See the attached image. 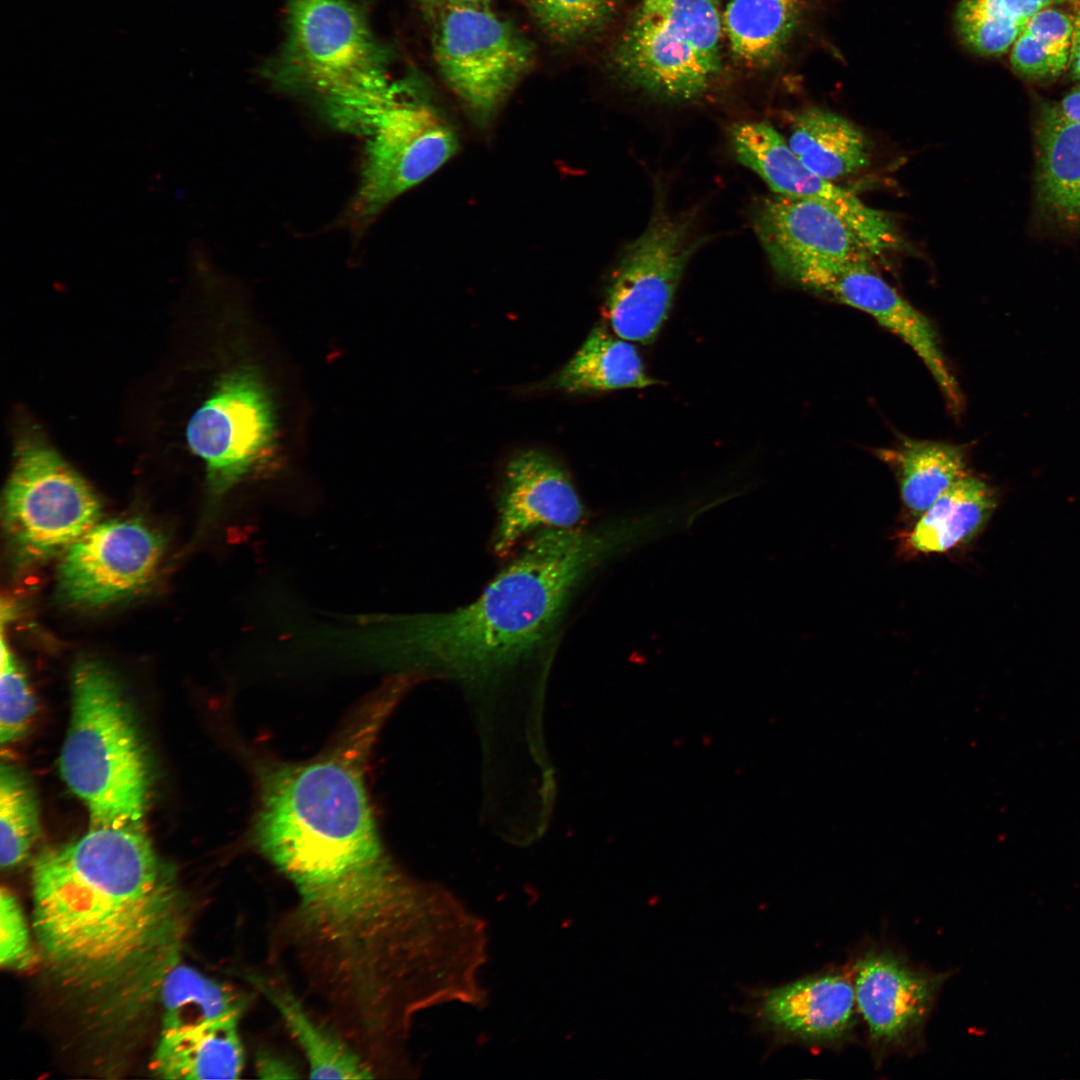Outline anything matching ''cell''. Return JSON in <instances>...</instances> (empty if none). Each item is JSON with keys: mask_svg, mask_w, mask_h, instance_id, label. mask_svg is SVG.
<instances>
[{"mask_svg": "<svg viewBox=\"0 0 1080 1080\" xmlns=\"http://www.w3.org/2000/svg\"><path fill=\"white\" fill-rule=\"evenodd\" d=\"M428 15L441 77L473 116L486 121L534 65V46L490 5L447 7Z\"/></svg>", "mask_w": 1080, "mask_h": 1080, "instance_id": "8", "label": "cell"}, {"mask_svg": "<svg viewBox=\"0 0 1080 1080\" xmlns=\"http://www.w3.org/2000/svg\"><path fill=\"white\" fill-rule=\"evenodd\" d=\"M587 510L566 470L539 450H524L506 464L497 500L493 552L506 557L529 534L580 527Z\"/></svg>", "mask_w": 1080, "mask_h": 1080, "instance_id": "16", "label": "cell"}, {"mask_svg": "<svg viewBox=\"0 0 1080 1080\" xmlns=\"http://www.w3.org/2000/svg\"><path fill=\"white\" fill-rule=\"evenodd\" d=\"M409 83L393 82L383 104L366 122L368 135L353 224H369L395 198L419 184L457 151L455 129Z\"/></svg>", "mask_w": 1080, "mask_h": 1080, "instance_id": "7", "label": "cell"}, {"mask_svg": "<svg viewBox=\"0 0 1080 1080\" xmlns=\"http://www.w3.org/2000/svg\"><path fill=\"white\" fill-rule=\"evenodd\" d=\"M787 143L809 170L829 181L849 177L870 163V144L862 130L817 107L796 115Z\"/></svg>", "mask_w": 1080, "mask_h": 1080, "instance_id": "21", "label": "cell"}, {"mask_svg": "<svg viewBox=\"0 0 1080 1080\" xmlns=\"http://www.w3.org/2000/svg\"><path fill=\"white\" fill-rule=\"evenodd\" d=\"M35 701L25 675L14 655L1 644L0 673V742L11 743L20 738L34 713Z\"/></svg>", "mask_w": 1080, "mask_h": 1080, "instance_id": "31", "label": "cell"}, {"mask_svg": "<svg viewBox=\"0 0 1080 1080\" xmlns=\"http://www.w3.org/2000/svg\"><path fill=\"white\" fill-rule=\"evenodd\" d=\"M1060 7L1032 16L1012 44L1010 64L1021 77L1049 81L1068 70L1073 24L1069 10Z\"/></svg>", "mask_w": 1080, "mask_h": 1080, "instance_id": "28", "label": "cell"}, {"mask_svg": "<svg viewBox=\"0 0 1080 1080\" xmlns=\"http://www.w3.org/2000/svg\"><path fill=\"white\" fill-rule=\"evenodd\" d=\"M1067 7L1073 24L1068 71L1073 80L1080 81V0H1072Z\"/></svg>", "mask_w": 1080, "mask_h": 1080, "instance_id": "33", "label": "cell"}, {"mask_svg": "<svg viewBox=\"0 0 1080 1080\" xmlns=\"http://www.w3.org/2000/svg\"><path fill=\"white\" fill-rule=\"evenodd\" d=\"M717 0H639L611 51L631 86L670 101L706 93L722 72Z\"/></svg>", "mask_w": 1080, "mask_h": 1080, "instance_id": "5", "label": "cell"}, {"mask_svg": "<svg viewBox=\"0 0 1080 1080\" xmlns=\"http://www.w3.org/2000/svg\"><path fill=\"white\" fill-rule=\"evenodd\" d=\"M856 1006L853 983L829 972L754 991L748 1008L776 1041L838 1046L853 1033Z\"/></svg>", "mask_w": 1080, "mask_h": 1080, "instance_id": "17", "label": "cell"}, {"mask_svg": "<svg viewBox=\"0 0 1080 1080\" xmlns=\"http://www.w3.org/2000/svg\"><path fill=\"white\" fill-rule=\"evenodd\" d=\"M284 11V37L265 74L356 130L393 83L366 7L359 0H284Z\"/></svg>", "mask_w": 1080, "mask_h": 1080, "instance_id": "3", "label": "cell"}, {"mask_svg": "<svg viewBox=\"0 0 1080 1080\" xmlns=\"http://www.w3.org/2000/svg\"><path fill=\"white\" fill-rule=\"evenodd\" d=\"M699 243L688 218L655 211L625 248L607 287L605 314L617 336L644 345L655 340Z\"/></svg>", "mask_w": 1080, "mask_h": 1080, "instance_id": "10", "label": "cell"}, {"mask_svg": "<svg viewBox=\"0 0 1080 1080\" xmlns=\"http://www.w3.org/2000/svg\"><path fill=\"white\" fill-rule=\"evenodd\" d=\"M996 505L985 482L967 473L941 494L919 517L907 543L919 553H943L972 539Z\"/></svg>", "mask_w": 1080, "mask_h": 1080, "instance_id": "23", "label": "cell"}, {"mask_svg": "<svg viewBox=\"0 0 1080 1080\" xmlns=\"http://www.w3.org/2000/svg\"><path fill=\"white\" fill-rule=\"evenodd\" d=\"M856 1005L874 1057L910 1050L922 1039L936 996L948 977L913 966L887 949L863 953L854 966Z\"/></svg>", "mask_w": 1080, "mask_h": 1080, "instance_id": "14", "label": "cell"}, {"mask_svg": "<svg viewBox=\"0 0 1080 1080\" xmlns=\"http://www.w3.org/2000/svg\"><path fill=\"white\" fill-rule=\"evenodd\" d=\"M257 1072L261 1078H294V1068L276 1056L260 1055L257 1060Z\"/></svg>", "mask_w": 1080, "mask_h": 1080, "instance_id": "34", "label": "cell"}, {"mask_svg": "<svg viewBox=\"0 0 1080 1080\" xmlns=\"http://www.w3.org/2000/svg\"><path fill=\"white\" fill-rule=\"evenodd\" d=\"M241 1014L162 1032L153 1069L165 1079H237L244 1065Z\"/></svg>", "mask_w": 1080, "mask_h": 1080, "instance_id": "18", "label": "cell"}, {"mask_svg": "<svg viewBox=\"0 0 1080 1080\" xmlns=\"http://www.w3.org/2000/svg\"><path fill=\"white\" fill-rule=\"evenodd\" d=\"M428 13L447 8L460 6H488L492 0H416Z\"/></svg>", "mask_w": 1080, "mask_h": 1080, "instance_id": "35", "label": "cell"}, {"mask_svg": "<svg viewBox=\"0 0 1080 1080\" xmlns=\"http://www.w3.org/2000/svg\"><path fill=\"white\" fill-rule=\"evenodd\" d=\"M752 225L772 267L786 280L809 265L878 257L846 219L817 201L778 194L760 198Z\"/></svg>", "mask_w": 1080, "mask_h": 1080, "instance_id": "15", "label": "cell"}, {"mask_svg": "<svg viewBox=\"0 0 1080 1080\" xmlns=\"http://www.w3.org/2000/svg\"><path fill=\"white\" fill-rule=\"evenodd\" d=\"M163 550L162 537L138 520L98 522L66 550L59 591L76 606L121 599L152 579Z\"/></svg>", "mask_w": 1080, "mask_h": 1080, "instance_id": "12", "label": "cell"}, {"mask_svg": "<svg viewBox=\"0 0 1080 1080\" xmlns=\"http://www.w3.org/2000/svg\"><path fill=\"white\" fill-rule=\"evenodd\" d=\"M809 0H728L722 28L733 60L766 69L783 56L807 12Z\"/></svg>", "mask_w": 1080, "mask_h": 1080, "instance_id": "19", "label": "cell"}, {"mask_svg": "<svg viewBox=\"0 0 1080 1080\" xmlns=\"http://www.w3.org/2000/svg\"><path fill=\"white\" fill-rule=\"evenodd\" d=\"M162 1032L177 1031L241 1014L244 1002L232 989L186 965L176 963L160 986Z\"/></svg>", "mask_w": 1080, "mask_h": 1080, "instance_id": "26", "label": "cell"}, {"mask_svg": "<svg viewBox=\"0 0 1080 1080\" xmlns=\"http://www.w3.org/2000/svg\"><path fill=\"white\" fill-rule=\"evenodd\" d=\"M33 925L56 979L106 1004L145 1000L177 963L182 896L144 829L90 827L41 853Z\"/></svg>", "mask_w": 1080, "mask_h": 1080, "instance_id": "1", "label": "cell"}, {"mask_svg": "<svg viewBox=\"0 0 1080 1080\" xmlns=\"http://www.w3.org/2000/svg\"><path fill=\"white\" fill-rule=\"evenodd\" d=\"M40 833L39 811L32 787L16 768H0V864L10 869L23 862Z\"/></svg>", "mask_w": 1080, "mask_h": 1080, "instance_id": "29", "label": "cell"}, {"mask_svg": "<svg viewBox=\"0 0 1080 1080\" xmlns=\"http://www.w3.org/2000/svg\"><path fill=\"white\" fill-rule=\"evenodd\" d=\"M187 441L207 469L210 494L220 498L264 465L276 435L273 401L249 365L226 373L191 417Z\"/></svg>", "mask_w": 1080, "mask_h": 1080, "instance_id": "9", "label": "cell"}, {"mask_svg": "<svg viewBox=\"0 0 1080 1080\" xmlns=\"http://www.w3.org/2000/svg\"><path fill=\"white\" fill-rule=\"evenodd\" d=\"M1072 0H960L955 26L964 45L982 56L1009 52L1015 39L1039 11Z\"/></svg>", "mask_w": 1080, "mask_h": 1080, "instance_id": "27", "label": "cell"}, {"mask_svg": "<svg viewBox=\"0 0 1080 1080\" xmlns=\"http://www.w3.org/2000/svg\"><path fill=\"white\" fill-rule=\"evenodd\" d=\"M655 384L630 341L595 327L573 357L554 376V388L567 393H594Z\"/></svg>", "mask_w": 1080, "mask_h": 1080, "instance_id": "25", "label": "cell"}, {"mask_svg": "<svg viewBox=\"0 0 1080 1080\" xmlns=\"http://www.w3.org/2000/svg\"><path fill=\"white\" fill-rule=\"evenodd\" d=\"M32 951L26 921L14 894L0 891V964L21 968L30 964Z\"/></svg>", "mask_w": 1080, "mask_h": 1080, "instance_id": "32", "label": "cell"}, {"mask_svg": "<svg viewBox=\"0 0 1080 1080\" xmlns=\"http://www.w3.org/2000/svg\"><path fill=\"white\" fill-rule=\"evenodd\" d=\"M541 32L560 46L584 43L615 16L621 0H527Z\"/></svg>", "mask_w": 1080, "mask_h": 1080, "instance_id": "30", "label": "cell"}, {"mask_svg": "<svg viewBox=\"0 0 1080 1080\" xmlns=\"http://www.w3.org/2000/svg\"><path fill=\"white\" fill-rule=\"evenodd\" d=\"M729 139L737 160L778 195L823 203L846 219L879 257L896 250L902 238L892 218L855 194L809 170L774 129L761 121L734 124Z\"/></svg>", "mask_w": 1080, "mask_h": 1080, "instance_id": "13", "label": "cell"}, {"mask_svg": "<svg viewBox=\"0 0 1080 1080\" xmlns=\"http://www.w3.org/2000/svg\"><path fill=\"white\" fill-rule=\"evenodd\" d=\"M61 775L85 804L90 827L144 829L151 773L133 712L117 679L93 660L72 676Z\"/></svg>", "mask_w": 1080, "mask_h": 1080, "instance_id": "4", "label": "cell"}, {"mask_svg": "<svg viewBox=\"0 0 1080 1080\" xmlns=\"http://www.w3.org/2000/svg\"><path fill=\"white\" fill-rule=\"evenodd\" d=\"M1057 108L1067 119L1080 123V85L1068 93Z\"/></svg>", "mask_w": 1080, "mask_h": 1080, "instance_id": "36", "label": "cell"}, {"mask_svg": "<svg viewBox=\"0 0 1080 1080\" xmlns=\"http://www.w3.org/2000/svg\"><path fill=\"white\" fill-rule=\"evenodd\" d=\"M100 516L85 480L39 432L23 433L3 497L4 528L16 556L35 562L66 551Z\"/></svg>", "mask_w": 1080, "mask_h": 1080, "instance_id": "6", "label": "cell"}, {"mask_svg": "<svg viewBox=\"0 0 1080 1080\" xmlns=\"http://www.w3.org/2000/svg\"><path fill=\"white\" fill-rule=\"evenodd\" d=\"M253 984L282 1017L302 1049L313 1079H371L368 1062L336 1032L320 1024L286 986L254 977Z\"/></svg>", "mask_w": 1080, "mask_h": 1080, "instance_id": "22", "label": "cell"}, {"mask_svg": "<svg viewBox=\"0 0 1080 1080\" xmlns=\"http://www.w3.org/2000/svg\"><path fill=\"white\" fill-rule=\"evenodd\" d=\"M877 455L894 468L902 503L915 517L968 473L965 449L950 442L904 437Z\"/></svg>", "mask_w": 1080, "mask_h": 1080, "instance_id": "24", "label": "cell"}, {"mask_svg": "<svg viewBox=\"0 0 1080 1080\" xmlns=\"http://www.w3.org/2000/svg\"><path fill=\"white\" fill-rule=\"evenodd\" d=\"M612 528L548 529L472 602L449 611L360 616L340 638L347 656L484 679L555 649L576 592L616 543Z\"/></svg>", "mask_w": 1080, "mask_h": 1080, "instance_id": "2", "label": "cell"}, {"mask_svg": "<svg viewBox=\"0 0 1080 1080\" xmlns=\"http://www.w3.org/2000/svg\"><path fill=\"white\" fill-rule=\"evenodd\" d=\"M1035 136L1041 206L1057 221L1080 226V123L1045 104Z\"/></svg>", "mask_w": 1080, "mask_h": 1080, "instance_id": "20", "label": "cell"}, {"mask_svg": "<svg viewBox=\"0 0 1080 1080\" xmlns=\"http://www.w3.org/2000/svg\"><path fill=\"white\" fill-rule=\"evenodd\" d=\"M787 280L811 293L871 316L907 344L930 372L944 399L961 407L958 383L930 320L874 269L872 261L823 262L801 268Z\"/></svg>", "mask_w": 1080, "mask_h": 1080, "instance_id": "11", "label": "cell"}]
</instances>
